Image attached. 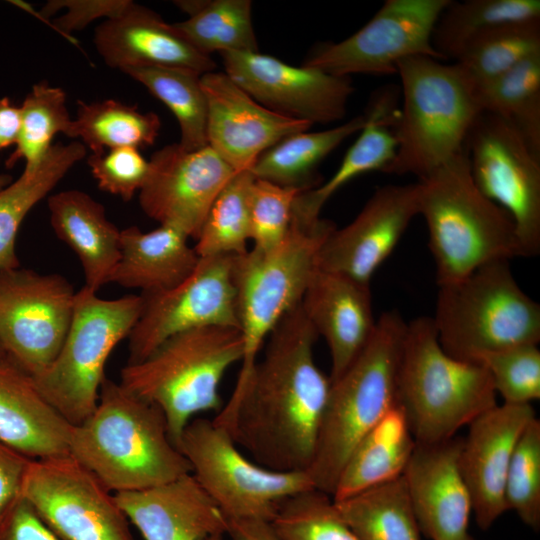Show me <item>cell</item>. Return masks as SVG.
Segmentation results:
<instances>
[{
  "label": "cell",
  "mask_w": 540,
  "mask_h": 540,
  "mask_svg": "<svg viewBox=\"0 0 540 540\" xmlns=\"http://www.w3.org/2000/svg\"><path fill=\"white\" fill-rule=\"evenodd\" d=\"M317 338L299 304L213 419L265 468L306 471L311 464L331 386L314 359Z\"/></svg>",
  "instance_id": "6da1fadb"
},
{
  "label": "cell",
  "mask_w": 540,
  "mask_h": 540,
  "mask_svg": "<svg viewBox=\"0 0 540 540\" xmlns=\"http://www.w3.org/2000/svg\"><path fill=\"white\" fill-rule=\"evenodd\" d=\"M69 454L115 493L160 485L191 472L163 412L104 378L94 411L72 425Z\"/></svg>",
  "instance_id": "7a4b0ae2"
},
{
  "label": "cell",
  "mask_w": 540,
  "mask_h": 540,
  "mask_svg": "<svg viewBox=\"0 0 540 540\" xmlns=\"http://www.w3.org/2000/svg\"><path fill=\"white\" fill-rule=\"evenodd\" d=\"M417 184L438 285L484 264L522 257L513 220L476 187L464 151Z\"/></svg>",
  "instance_id": "3957f363"
},
{
  "label": "cell",
  "mask_w": 540,
  "mask_h": 540,
  "mask_svg": "<svg viewBox=\"0 0 540 540\" xmlns=\"http://www.w3.org/2000/svg\"><path fill=\"white\" fill-rule=\"evenodd\" d=\"M406 327L397 310L383 313L362 352L331 381L315 453L306 470L315 489L332 497L355 446L398 404L397 375Z\"/></svg>",
  "instance_id": "277c9868"
},
{
  "label": "cell",
  "mask_w": 540,
  "mask_h": 540,
  "mask_svg": "<svg viewBox=\"0 0 540 540\" xmlns=\"http://www.w3.org/2000/svg\"><path fill=\"white\" fill-rule=\"evenodd\" d=\"M402 105L395 125L398 148L387 174L418 180L464 151L482 111L478 90L462 68L427 56L400 61Z\"/></svg>",
  "instance_id": "5b68a950"
},
{
  "label": "cell",
  "mask_w": 540,
  "mask_h": 540,
  "mask_svg": "<svg viewBox=\"0 0 540 540\" xmlns=\"http://www.w3.org/2000/svg\"><path fill=\"white\" fill-rule=\"evenodd\" d=\"M483 365L450 356L432 317L407 323L397 375V401L416 443L451 439L497 404Z\"/></svg>",
  "instance_id": "8992f818"
},
{
  "label": "cell",
  "mask_w": 540,
  "mask_h": 540,
  "mask_svg": "<svg viewBox=\"0 0 540 540\" xmlns=\"http://www.w3.org/2000/svg\"><path fill=\"white\" fill-rule=\"evenodd\" d=\"M243 353L238 328L191 329L170 337L145 359L127 363L119 384L163 412L177 447L196 414L220 408L219 385L227 370L242 361Z\"/></svg>",
  "instance_id": "52a82bcc"
},
{
  "label": "cell",
  "mask_w": 540,
  "mask_h": 540,
  "mask_svg": "<svg viewBox=\"0 0 540 540\" xmlns=\"http://www.w3.org/2000/svg\"><path fill=\"white\" fill-rule=\"evenodd\" d=\"M432 317L450 356L478 363L490 353L540 341V305L518 285L509 260L440 284Z\"/></svg>",
  "instance_id": "ba28073f"
},
{
  "label": "cell",
  "mask_w": 540,
  "mask_h": 540,
  "mask_svg": "<svg viewBox=\"0 0 540 540\" xmlns=\"http://www.w3.org/2000/svg\"><path fill=\"white\" fill-rule=\"evenodd\" d=\"M334 228L325 219L303 221L293 215L278 246L267 251L252 248L234 256L237 314L244 344L237 380L248 375L271 331L301 303L317 269V253Z\"/></svg>",
  "instance_id": "9c48e42d"
},
{
  "label": "cell",
  "mask_w": 540,
  "mask_h": 540,
  "mask_svg": "<svg viewBox=\"0 0 540 540\" xmlns=\"http://www.w3.org/2000/svg\"><path fill=\"white\" fill-rule=\"evenodd\" d=\"M142 306L141 295L108 300L86 286L76 292L72 321L58 355L32 377L42 397L71 425L94 411L106 361L131 333Z\"/></svg>",
  "instance_id": "30bf717a"
},
{
  "label": "cell",
  "mask_w": 540,
  "mask_h": 540,
  "mask_svg": "<svg viewBox=\"0 0 540 540\" xmlns=\"http://www.w3.org/2000/svg\"><path fill=\"white\" fill-rule=\"evenodd\" d=\"M177 448L227 521L271 522L286 499L314 488L306 471H276L248 459L214 420L192 419Z\"/></svg>",
  "instance_id": "8fae6325"
},
{
  "label": "cell",
  "mask_w": 540,
  "mask_h": 540,
  "mask_svg": "<svg viewBox=\"0 0 540 540\" xmlns=\"http://www.w3.org/2000/svg\"><path fill=\"white\" fill-rule=\"evenodd\" d=\"M479 191L513 220L522 257L540 252V156L509 121L481 112L465 144Z\"/></svg>",
  "instance_id": "7c38bea8"
},
{
  "label": "cell",
  "mask_w": 540,
  "mask_h": 540,
  "mask_svg": "<svg viewBox=\"0 0 540 540\" xmlns=\"http://www.w3.org/2000/svg\"><path fill=\"white\" fill-rule=\"evenodd\" d=\"M22 497L61 540H134L114 495L69 453L32 459Z\"/></svg>",
  "instance_id": "4fadbf2b"
},
{
  "label": "cell",
  "mask_w": 540,
  "mask_h": 540,
  "mask_svg": "<svg viewBox=\"0 0 540 540\" xmlns=\"http://www.w3.org/2000/svg\"><path fill=\"white\" fill-rule=\"evenodd\" d=\"M450 1L386 0L357 32L340 42L319 45L303 65L350 77L397 74L398 63L414 56L443 61L432 36Z\"/></svg>",
  "instance_id": "5bb4252c"
},
{
  "label": "cell",
  "mask_w": 540,
  "mask_h": 540,
  "mask_svg": "<svg viewBox=\"0 0 540 540\" xmlns=\"http://www.w3.org/2000/svg\"><path fill=\"white\" fill-rule=\"evenodd\" d=\"M76 292L59 274L0 271V345L31 377L58 355L72 321Z\"/></svg>",
  "instance_id": "9a60e30c"
},
{
  "label": "cell",
  "mask_w": 540,
  "mask_h": 540,
  "mask_svg": "<svg viewBox=\"0 0 540 540\" xmlns=\"http://www.w3.org/2000/svg\"><path fill=\"white\" fill-rule=\"evenodd\" d=\"M233 264L234 256L199 257L178 285L141 294L142 311L128 336V363L145 359L184 331L207 326L239 329Z\"/></svg>",
  "instance_id": "2e32d148"
},
{
  "label": "cell",
  "mask_w": 540,
  "mask_h": 540,
  "mask_svg": "<svg viewBox=\"0 0 540 540\" xmlns=\"http://www.w3.org/2000/svg\"><path fill=\"white\" fill-rule=\"evenodd\" d=\"M225 73L261 105L314 123H333L347 113L354 92L350 77L292 66L258 52L220 53Z\"/></svg>",
  "instance_id": "e0dca14e"
},
{
  "label": "cell",
  "mask_w": 540,
  "mask_h": 540,
  "mask_svg": "<svg viewBox=\"0 0 540 540\" xmlns=\"http://www.w3.org/2000/svg\"><path fill=\"white\" fill-rule=\"evenodd\" d=\"M235 173L208 145L197 150L167 145L149 160L140 207L159 225L196 240L212 203Z\"/></svg>",
  "instance_id": "ac0fdd59"
},
{
  "label": "cell",
  "mask_w": 540,
  "mask_h": 540,
  "mask_svg": "<svg viewBox=\"0 0 540 540\" xmlns=\"http://www.w3.org/2000/svg\"><path fill=\"white\" fill-rule=\"evenodd\" d=\"M417 215V183L377 188L348 225L327 236L317 253V269L370 284Z\"/></svg>",
  "instance_id": "d6986e66"
},
{
  "label": "cell",
  "mask_w": 540,
  "mask_h": 540,
  "mask_svg": "<svg viewBox=\"0 0 540 540\" xmlns=\"http://www.w3.org/2000/svg\"><path fill=\"white\" fill-rule=\"evenodd\" d=\"M207 101V140L235 172L251 170L262 153L311 123L266 108L225 72L201 75Z\"/></svg>",
  "instance_id": "ffe728a7"
},
{
  "label": "cell",
  "mask_w": 540,
  "mask_h": 540,
  "mask_svg": "<svg viewBox=\"0 0 540 540\" xmlns=\"http://www.w3.org/2000/svg\"><path fill=\"white\" fill-rule=\"evenodd\" d=\"M536 417L531 404H496L468 425L459 463L478 527L489 529L507 510L504 489L516 443Z\"/></svg>",
  "instance_id": "44dd1931"
},
{
  "label": "cell",
  "mask_w": 540,
  "mask_h": 540,
  "mask_svg": "<svg viewBox=\"0 0 540 540\" xmlns=\"http://www.w3.org/2000/svg\"><path fill=\"white\" fill-rule=\"evenodd\" d=\"M462 440L416 443L403 473L420 531L430 540H474L472 499L459 463Z\"/></svg>",
  "instance_id": "7402d4cb"
},
{
  "label": "cell",
  "mask_w": 540,
  "mask_h": 540,
  "mask_svg": "<svg viewBox=\"0 0 540 540\" xmlns=\"http://www.w3.org/2000/svg\"><path fill=\"white\" fill-rule=\"evenodd\" d=\"M300 305L329 348L333 381L362 352L376 328L370 284L316 269Z\"/></svg>",
  "instance_id": "603a6c76"
},
{
  "label": "cell",
  "mask_w": 540,
  "mask_h": 540,
  "mask_svg": "<svg viewBox=\"0 0 540 540\" xmlns=\"http://www.w3.org/2000/svg\"><path fill=\"white\" fill-rule=\"evenodd\" d=\"M114 498L145 540H208L227 531L226 517L191 472Z\"/></svg>",
  "instance_id": "cb8c5ba5"
},
{
  "label": "cell",
  "mask_w": 540,
  "mask_h": 540,
  "mask_svg": "<svg viewBox=\"0 0 540 540\" xmlns=\"http://www.w3.org/2000/svg\"><path fill=\"white\" fill-rule=\"evenodd\" d=\"M94 44L104 62L121 71L165 66L203 75L216 68L212 57L196 49L173 24L134 2L121 15L97 26Z\"/></svg>",
  "instance_id": "d4e9b609"
},
{
  "label": "cell",
  "mask_w": 540,
  "mask_h": 540,
  "mask_svg": "<svg viewBox=\"0 0 540 540\" xmlns=\"http://www.w3.org/2000/svg\"><path fill=\"white\" fill-rule=\"evenodd\" d=\"M71 429L32 377L1 354L0 441L31 459H42L69 453Z\"/></svg>",
  "instance_id": "484cf974"
},
{
  "label": "cell",
  "mask_w": 540,
  "mask_h": 540,
  "mask_svg": "<svg viewBox=\"0 0 540 540\" xmlns=\"http://www.w3.org/2000/svg\"><path fill=\"white\" fill-rule=\"evenodd\" d=\"M399 99L400 88L394 85L382 87L374 93L358 138L326 182L298 195L294 216L304 221L317 220L326 202L348 182L371 171L386 172L398 148L395 125L400 110Z\"/></svg>",
  "instance_id": "4316f807"
},
{
  "label": "cell",
  "mask_w": 540,
  "mask_h": 540,
  "mask_svg": "<svg viewBox=\"0 0 540 540\" xmlns=\"http://www.w3.org/2000/svg\"><path fill=\"white\" fill-rule=\"evenodd\" d=\"M50 223L56 236L77 255L85 284L97 292L109 283L120 258V232L103 205L89 194L69 189L49 196Z\"/></svg>",
  "instance_id": "83f0119b"
},
{
  "label": "cell",
  "mask_w": 540,
  "mask_h": 540,
  "mask_svg": "<svg viewBox=\"0 0 540 540\" xmlns=\"http://www.w3.org/2000/svg\"><path fill=\"white\" fill-rule=\"evenodd\" d=\"M179 229L159 225L149 232L137 226L120 232V258L109 283L140 289L142 294L170 289L195 268L199 256Z\"/></svg>",
  "instance_id": "f1b7e54d"
},
{
  "label": "cell",
  "mask_w": 540,
  "mask_h": 540,
  "mask_svg": "<svg viewBox=\"0 0 540 540\" xmlns=\"http://www.w3.org/2000/svg\"><path fill=\"white\" fill-rule=\"evenodd\" d=\"M416 446L399 404L359 441L338 478L333 500H341L403 475Z\"/></svg>",
  "instance_id": "f546056e"
},
{
  "label": "cell",
  "mask_w": 540,
  "mask_h": 540,
  "mask_svg": "<svg viewBox=\"0 0 540 540\" xmlns=\"http://www.w3.org/2000/svg\"><path fill=\"white\" fill-rule=\"evenodd\" d=\"M85 155L86 147L80 141L56 143L37 167L24 169L17 180L0 190V271L20 267L15 241L22 221Z\"/></svg>",
  "instance_id": "4dcf8cb0"
},
{
  "label": "cell",
  "mask_w": 540,
  "mask_h": 540,
  "mask_svg": "<svg viewBox=\"0 0 540 540\" xmlns=\"http://www.w3.org/2000/svg\"><path fill=\"white\" fill-rule=\"evenodd\" d=\"M365 122L363 113L323 131H303L285 137L262 153L250 172L256 179L281 186L312 189L318 185V165L345 139L359 132Z\"/></svg>",
  "instance_id": "1f68e13d"
},
{
  "label": "cell",
  "mask_w": 540,
  "mask_h": 540,
  "mask_svg": "<svg viewBox=\"0 0 540 540\" xmlns=\"http://www.w3.org/2000/svg\"><path fill=\"white\" fill-rule=\"evenodd\" d=\"M333 502L358 540H421L403 475Z\"/></svg>",
  "instance_id": "d6a6232c"
},
{
  "label": "cell",
  "mask_w": 540,
  "mask_h": 540,
  "mask_svg": "<svg viewBox=\"0 0 540 540\" xmlns=\"http://www.w3.org/2000/svg\"><path fill=\"white\" fill-rule=\"evenodd\" d=\"M189 18L174 27L196 49L213 52H258L250 0L178 1Z\"/></svg>",
  "instance_id": "836d02e7"
},
{
  "label": "cell",
  "mask_w": 540,
  "mask_h": 540,
  "mask_svg": "<svg viewBox=\"0 0 540 540\" xmlns=\"http://www.w3.org/2000/svg\"><path fill=\"white\" fill-rule=\"evenodd\" d=\"M69 138L82 140L93 154L120 148H143L152 145L161 127L153 112H140L136 107L114 99L85 103L78 101Z\"/></svg>",
  "instance_id": "e575fe53"
},
{
  "label": "cell",
  "mask_w": 540,
  "mask_h": 540,
  "mask_svg": "<svg viewBox=\"0 0 540 540\" xmlns=\"http://www.w3.org/2000/svg\"><path fill=\"white\" fill-rule=\"evenodd\" d=\"M539 19V0H451L436 23L432 44L444 60L456 61L482 32L505 23Z\"/></svg>",
  "instance_id": "d590c367"
},
{
  "label": "cell",
  "mask_w": 540,
  "mask_h": 540,
  "mask_svg": "<svg viewBox=\"0 0 540 540\" xmlns=\"http://www.w3.org/2000/svg\"><path fill=\"white\" fill-rule=\"evenodd\" d=\"M163 102L176 117L180 142L186 150L208 145L207 101L201 75L187 69L165 66H140L123 70Z\"/></svg>",
  "instance_id": "8d00e7d4"
},
{
  "label": "cell",
  "mask_w": 540,
  "mask_h": 540,
  "mask_svg": "<svg viewBox=\"0 0 540 540\" xmlns=\"http://www.w3.org/2000/svg\"><path fill=\"white\" fill-rule=\"evenodd\" d=\"M540 52V19L490 28L464 48L455 61L477 90L493 82L527 57Z\"/></svg>",
  "instance_id": "74e56055"
},
{
  "label": "cell",
  "mask_w": 540,
  "mask_h": 540,
  "mask_svg": "<svg viewBox=\"0 0 540 540\" xmlns=\"http://www.w3.org/2000/svg\"><path fill=\"white\" fill-rule=\"evenodd\" d=\"M483 112L511 122L540 156V52L478 89Z\"/></svg>",
  "instance_id": "f35d334b"
},
{
  "label": "cell",
  "mask_w": 540,
  "mask_h": 540,
  "mask_svg": "<svg viewBox=\"0 0 540 540\" xmlns=\"http://www.w3.org/2000/svg\"><path fill=\"white\" fill-rule=\"evenodd\" d=\"M255 177L236 172L212 203L196 239L199 257L238 256L251 241L250 197Z\"/></svg>",
  "instance_id": "ab89813d"
},
{
  "label": "cell",
  "mask_w": 540,
  "mask_h": 540,
  "mask_svg": "<svg viewBox=\"0 0 540 540\" xmlns=\"http://www.w3.org/2000/svg\"><path fill=\"white\" fill-rule=\"evenodd\" d=\"M72 122L64 90L45 81L34 84L20 106L19 135L6 167L12 168L20 160L25 162L24 169L37 167L56 134L69 136Z\"/></svg>",
  "instance_id": "60d3db41"
},
{
  "label": "cell",
  "mask_w": 540,
  "mask_h": 540,
  "mask_svg": "<svg viewBox=\"0 0 540 540\" xmlns=\"http://www.w3.org/2000/svg\"><path fill=\"white\" fill-rule=\"evenodd\" d=\"M271 524L281 540H358L332 497L314 488L286 499Z\"/></svg>",
  "instance_id": "b9f144b4"
},
{
  "label": "cell",
  "mask_w": 540,
  "mask_h": 540,
  "mask_svg": "<svg viewBox=\"0 0 540 540\" xmlns=\"http://www.w3.org/2000/svg\"><path fill=\"white\" fill-rule=\"evenodd\" d=\"M507 510L534 531L540 529V420L535 417L521 433L505 480Z\"/></svg>",
  "instance_id": "7bdbcfd3"
},
{
  "label": "cell",
  "mask_w": 540,
  "mask_h": 540,
  "mask_svg": "<svg viewBox=\"0 0 540 540\" xmlns=\"http://www.w3.org/2000/svg\"><path fill=\"white\" fill-rule=\"evenodd\" d=\"M507 404H531L540 398V350L520 345L483 356L479 362Z\"/></svg>",
  "instance_id": "ee69618b"
},
{
  "label": "cell",
  "mask_w": 540,
  "mask_h": 540,
  "mask_svg": "<svg viewBox=\"0 0 540 540\" xmlns=\"http://www.w3.org/2000/svg\"><path fill=\"white\" fill-rule=\"evenodd\" d=\"M303 191L255 178L250 197L254 249L271 250L284 240L292 223L295 201Z\"/></svg>",
  "instance_id": "f6af8a7d"
},
{
  "label": "cell",
  "mask_w": 540,
  "mask_h": 540,
  "mask_svg": "<svg viewBox=\"0 0 540 540\" xmlns=\"http://www.w3.org/2000/svg\"><path fill=\"white\" fill-rule=\"evenodd\" d=\"M87 164L99 189L124 201L131 200L141 190L149 173V161L133 147L92 153Z\"/></svg>",
  "instance_id": "bcb514c9"
},
{
  "label": "cell",
  "mask_w": 540,
  "mask_h": 540,
  "mask_svg": "<svg viewBox=\"0 0 540 540\" xmlns=\"http://www.w3.org/2000/svg\"><path fill=\"white\" fill-rule=\"evenodd\" d=\"M130 0H52L47 2L39 14L49 18L61 9L65 12L52 22L59 32L69 34L85 28L99 18L111 19L121 15L132 4Z\"/></svg>",
  "instance_id": "7dc6e473"
},
{
  "label": "cell",
  "mask_w": 540,
  "mask_h": 540,
  "mask_svg": "<svg viewBox=\"0 0 540 540\" xmlns=\"http://www.w3.org/2000/svg\"><path fill=\"white\" fill-rule=\"evenodd\" d=\"M0 540H61L21 497L0 521Z\"/></svg>",
  "instance_id": "c3c4849f"
},
{
  "label": "cell",
  "mask_w": 540,
  "mask_h": 540,
  "mask_svg": "<svg viewBox=\"0 0 540 540\" xmlns=\"http://www.w3.org/2000/svg\"><path fill=\"white\" fill-rule=\"evenodd\" d=\"M31 458L0 441V521L22 497Z\"/></svg>",
  "instance_id": "681fc988"
},
{
  "label": "cell",
  "mask_w": 540,
  "mask_h": 540,
  "mask_svg": "<svg viewBox=\"0 0 540 540\" xmlns=\"http://www.w3.org/2000/svg\"><path fill=\"white\" fill-rule=\"evenodd\" d=\"M227 531L231 540H281L271 522L261 519L228 520Z\"/></svg>",
  "instance_id": "f907efd6"
},
{
  "label": "cell",
  "mask_w": 540,
  "mask_h": 540,
  "mask_svg": "<svg viewBox=\"0 0 540 540\" xmlns=\"http://www.w3.org/2000/svg\"><path fill=\"white\" fill-rule=\"evenodd\" d=\"M20 130V107L9 98H0V151L15 145Z\"/></svg>",
  "instance_id": "816d5d0a"
},
{
  "label": "cell",
  "mask_w": 540,
  "mask_h": 540,
  "mask_svg": "<svg viewBox=\"0 0 540 540\" xmlns=\"http://www.w3.org/2000/svg\"><path fill=\"white\" fill-rule=\"evenodd\" d=\"M13 181V177L9 174L0 173V190L8 186Z\"/></svg>",
  "instance_id": "f5cc1de1"
},
{
  "label": "cell",
  "mask_w": 540,
  "mask_h": 540,
  "mask_svg": "<svg viewBox=\"0 0 540 540\" xmlns=\"http://www.w3.org/2000/svg\"><path fill=\"white\" fill-rule=\"evenodd\" d=\"M208 540H223V535L222 534H217V535H214V536L210 537Z\"/></svg>",
  "instance_id": "db71d44e"
},
{
  "label": "cell",
  "mask_w": 540,
  "mask_h": 540,
  "mask_svg": "<svg viewBox=\"0 0 540 540\" xmlns=\"http://www.w3.org/2000/svg\"><path fill=\"white\" fill-rule=\"evenodd\" d=\"M1 354H4V351H3V349H2V347H1V345H0V355H1Z\"/></svg>",
  "instance_id": "11a10c76"
}]
</instances>
